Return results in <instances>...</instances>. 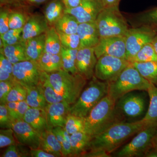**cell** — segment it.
Segmentation results:
<instances>
[{
  "instance_id": "6da1fadb",
  "label": "cell",
  "mask_w": 157,
  "mask_h": 157,
  "mask_svg": "<svg viewBox=\"0 0 157 157\" xmlns=\"http://www.w3.org/2000/svg\"><path fill=\"white\" fill-rule=\"evenodd\" d=\"M148 127L142 119L133 122L118 123L93 137L87 151L101 150L110 154L130 137Z\"/></svg>"
},
{
  "instance_id": "7a4b0ae2",
  "label": "cell",
  "mask_w": 157,
  "mask_h": 157,
  "mask_svg": "<svg viewBox=\"0 0 157 157\" xmlns=\"http://www.w3.org/2000/svg\"><path fill=\"white\" fill-rule=\"evenodd\" d=\"M84 132L93 138L125 121L124 117L116 107V101L107 95L84 118Z\"/></svg>"
},
{
  "instance_id": "3957f363",
  "label": "cell",
  "mask_w": 157,
  "mask_h": 157,
  "mask_svg": "<svg viewBox=\"0 0 157 157\" xmlns=\"http://www.w3.org/2000/svg\"><path fill=\"white\" fill-rule=\"evenodd\" d=\"M48 75L51 84L57 94L70 105L77 101L87 82L78 73L72 74L63 69Z\"/></svg>"
},
{
  "instance_id": "277c9868",
  "label": "cell",
  "mask_w": 157,
  "mask_h": 157,
  "mask_svg": "<svg viewBox=\"0 0 157 157\" xmlns=\"http://www.w3.org/2000/svg\"><path fill=\"white\" fill-rule=\"evenodd\" d=\"M151 83L130 63L115 80L108 82L107 95L117 102L123 96L133 91H147Z\"/></svg>"
},
{
  "instance_id": "5b68a950",
  "label": "cell",
  "mask_w": 157,
  "mask_h": 157,
  "mask_svg": "<svg viewBox=\"0 0 157 157\" xmlns=\"http://www.w3.org/2000/svg\"><path fill=\"white\" fill-rule=\"evenodd\" d=\"M79 98L70 108V113L84 118L108 94V82L101 81L94 76Z\"/></svg>"
},
{
  "instance_id": "8992f818",
  "label": "cell",
  "mask_w": 157,
  "mask_h": 157,
  "mask_svg": "<svg viewBox=\"0 0 157 157\" xmlns=\"http://www.w3.org/2000/svg\"><path fill=\"white\" fill-rule=\"evenodd\" d=\"M95 22L101 38L124 37L129 29L127 21L120 11L119 6L104 7Z\"/></svg>"
},
{
  "instance_id": "52a82bcc",
  "label": "cell",
  "mask_w": 157,
  "mask_h": 157,
  "mask_svg": "<svg viewBox=\"0 0 157 157\" xmlns=\"http://www.w3.org/2000/svg\"><path fill=\"white\" fill-rule=\"evenodd\" d=\"M157 131L156 127H148L141 130L126 145L116 154L117 157H144L152 146L154 136Z\"/></svg>"
},
{
  "instance_id": "ba28073f",
  "label": "cell",
  "mask_w": 157,
  "mask_h": 157,
  "mask_svg": "<svg viewBox=\"0 0 157 157\" xmlns=\"http://www.w3.org/2000/svg\"><path fill=\"white\" fill-rule=\"evenodd\" d=\"M157 34V29L146 26L129 29L125 36L126 59L130 60L148 43H151Z\"/></svg>"
},
{
  "instance_id": "9c48e42d",
  "label": "cell",
  "mask_w": 157,
  "mask_h": 157,
  "mask_svg": "<svg viewBox=\"0 0 157 157\" xmlns=\"http://www.w3.org/2000/svg\"><path fill=\"white\" fill-rule=\"evenodd\" d=\"M130 64V62L125 59L109 56H101L98 59L94 76L101 81L110 82L115 80Z\"/></svg>"
},
{
  "instance_id": "30bf717a",
  "label": "cell",
  "mask_w": 157,
  "mask_h": 157,
  "mask_svg": "<svg viewBox=\"0 0 157 157\" xmlns=\"http://www.w3.org/2000/svg\"><path fill=\"white\" fill-rule=\"evenodd\" d=\"M44 72L35 61H24L13 65L14 79L25 87L37 86Z\"/></svg>"
},
{
  "instance_id": "8fae6325",
  "label": "cell",
  "mask_w": 157,
  "mask_h": 157,
  "mask_svg": "<svg viewBox=\"0 0 157 157\" xmlns=\"http://www.w3.org/2000/svg\"><path fill=\"white\" fill-rule=\"evenodd\" d=\"M94 50L98 59L109 56L126 59L125 40L124 36L102 37Z\"/></svg>"
},
{
  "instance_id": "7c38bea8",
  "label": "cell",
  "mask_w": 157,
  "mask_h": 157,
  "mask_svg": "<svg viewBox=\"0 0 157 157\" xmlns=\"http://www.w3.org/2000/svg\"><path fill=\"white\" fill-rule=\"evenodd\" d=\"M104 7L102 0H82L77 7L65 9V13L73 15L79 24L95 22Z\"/></svg>"
},
{
  "instance_id": "4fadbf2b",
  "label": "cell",
  "mask_w": 157,
  "mask_h": 157,
  "mask_svg": "<svg viewBox=\"0 0 157 157\" xmlns=\"http://www.w3.org/2000/svg\"><path fill=\"white\" fill-rule=\"evenodd\" d=\"M11 128L17 142L30 149L39 148L41 133L35 130L23 120L14 121Z\"/></svg>"
},
{
  "instance_id": "5bb4252c",
  "label": "cell",
  "mask_w": 157,
  "mask_h": 157,
  "mask_svg": "<svg viewBox=\"0 0 157 157\" xmlns=\"http://www.w3.org/2000/svg\"><path fill=\"white\" fill-rule=\"evenodd\" d=\"M144 99L137 94L129 93L116 102V107L124 117L134 118L139 116L144 111Z\"/></svg>"
},
{
  "instance_id": "9a60e30c",
  "label": "cell",
  "mask_w": 157,
  "mask_h": 157,
  "mask_svg": "<svg viewBox=\"0 0 157 157\" xmlns=\"http://www.w3.org/2000/svg\"><path fill=\"white\" fill-rule=\"evenodd\" d=\"M98 58L94 48H85L78 50L76 67L78 74L86 80H90L94 76V70Z\"/></svg>"
},
{
  "instance_id": "2e32d148",
  "label": "cell",
  "mask_w": 157,
  "mask_h": 157,
  "mask_svg": "<svg viewBox=\"0 0 157 157\" xmlns=\"http://www.w3.org/2000/svg\"><path fill=\"white\" fill-rule=\"evenodd\" d=\"M71 105L65 101L48 104L45 107L48 126L50 129L57 127L64 128L70 114Z\"/></svg>"
},
{
  "instance_id": "e0dca14e",
  "label": "cell",
  "mask_w": 157,
  "mask_h": 157,
  "mask_svg": "<svg viewBox=\"0 0 157 157\" xmlns=\"http://www.w3.org/2000/svg\"><path fill=\"white\" fill-rule=\"evenodd\" d=\"M50 27L44 15L36 14L30 15L22 29V42H25L29 39L46 33Z\"/></svg>"
},
{
  "instance_id": "ac0fdd59",
  "label": "cell",
  "mask_w": 157,
  "mask_h": 157,
  "mask_svg": "<svg viewBox=\"0 0 157 157\" xmlns=\"http://www.w3.org/2000/svg\"><path fill=\"white\" fill-rule=\"evenodd\" d=\"M77 34L80 39L79 49L85 48H94L98 45L101 39L95 21L79 23Z\"/></svg>"
},
{
  "instance_id": "d6986e66",
  "label": "cell",
  "mask_w": 157,
  "mask_h": 157,
  "mask_svg": "<svg viewBox=\"0 0 157 157\" xmlns=\"http://www.w3.org/2000/svg\"><path fill=\"white\" fill-rule=\"evenodd\" d=\"M23 120L41 134L50 128L45 108L30 107L26 112Z\"/></svg>"
},
{
  "instance_id": "ffe728a7",
  "label": "cell",
  "mask_w": 157,
  "mask_h": 157,
  "mask_svg": "<svg viewBox=\"0 0 157 157\" xmlns=\"http://www.w3.org/2000/svg\"><path fill=\"white\" fill-rule=\"evenodd\" d=\"M46 33L29 39L25 42V51L29 60L37 61L45 52Z\"/></svg>"
},
{
  "instance_id": "44dd1931",
  "label": "cell",
  "mask_w": 157,
  "mask_h": 157,
  "mask_svg": "<svg viewBox=\"0 0 157 157\" xmlns=\"http://www.w3.org/2000/svg\"><path fill=\"white\" fill-rule=\"evenodd\" d=\"M39 148L56 157L63 156L61 145L52 129H47L41 133Z\"/></svg>"
},
{
  "instance_id": "7402d4cb",
  "label": "cell",
  "mask_w": 157,
  "mask_h": 157,
  "mask_svg": "<svg viewBox=\"0 0 157 157\" xmlns=\"http://www.w3.org/2000/svg\"><path fill=\"white\" fill-rule=\"evenodd\" d=\"M129 21L133 28L146 26L157 29V7L135 14Z\"/></svg>"
},
{
  "instance_id": "603a6c76",
  "label": "cell",
  "mask_w": 157,
  "mask_h": 157,
  "mask_svg": "<svg viewBox=\"0 0 157 157\" xmlns=\"http://www.w3.org/2000/svg\"><path fill=\"white\" fill-rule=\"evenodd\" d=\"M92 138L84 132H77L70 135L71 153L70 156L80 157L87 151Z\"/></svg>"
},
{
  "instance_id": "cb8c5ba5",
  "label": "cell",
  "mask_w": 157,
  "mask_h": 157,
  "mask_svg": "<svg viewBox=\"0 0 157 157\" xmlns=\"http://www.w3.org/2000/svg\"><path fill=\"white\" fill-rule=\"evenodd\" d=\"M0 53L13 65L19 62L29 60L25 51V42H21L13 45H7L1 48Z\"/></svg>"
},
{
  "instance_id": "d4e9b609",
  "label": "cell",
  "mask_w": 157,
  "mask_h": 157,
  "mask_svg": "<svg viewBox=\"0 0 157 157\" xmlns=\"http://www.w3.org/2000/svg\"><path fill=\"white\" fill-rule=\"evenodd\" d=\"M37 62L42 70L48 73L63 69L61 54H53L44 52Z\"/></svg>"
},
{
  "instance_id": "484cf974",
  "label": "cell",
  "mask_w": 157,
  "mask_h": 157,
  "mask_svg": "<svg viewBox=\"0 0 157 157\" xmlns=\"http://www.w3.org/2000/svg\"><path fill=\"white\" fill-rule=\"evenodd\" d=\"M65 9L61 0H49L45 7L44 16L50 27L54 26L57 21L65 14Z\"/></svg>"
},
{
  "instance_id": "4316f807",
  "label": "cell",
  "mask_w": 157,
  "mask_h": 157,
  "mask_svg": "<svg viewBox=\"0 0 157 157\" xmlns=\"http://www.w3.org/2000/svg\"><path fill=\"white\" fill-rule=\"evenodd\" d=\"M37 86L48 104H54L64 101L60 96L57 94L53 86L51 84L48 73L44 72Z\"/></svg>"
},
{
  "instance_id": "83f0119b",
  "label": "cell",
  "mask_w": 157,
  "mask_h": 157,
  "mask_svg": "<svg viewBox=\"0 0 157 157\" xmlns=\"http://www.w3.org/2000/svg\"><path fill=\"white\" fill-rule=\"evenodd\" d=\"M150 98V104L146 115L142 119L149 127H157V87L151 83L147 91Z\"/></svg>"
},
{
  "instance_id": "f1b7e54d",
  "label": "cell",
  "mask_w": 157,
  "mask_h": 157,
  "mask_svg": "<svg viewBox=\"0 0 157 157\" xmlns=\"http://www.w3.org/2000/svg\"><path fill=\"white\" fill-rule=\"evenodd\" d=\"M144 78L157 86V62L131 63Z\"/></svg>"
},
{
  "instance_id": "f546056e",
  "label": "cell",
  "mask_w": 157,
  "mask_h": 157,
  "mask_svg": "<svg viewBox=\"0 0 157 157\" xmlns=\"http://www.w3.org/2000/svg\"><path fill=\"white\" fill-rule=\"evenodd\" d=\"M79 23L76 17L68 13H65L57 21L54 27L57 31L66 34L77 33Z\"/></svg>"
},
{
  "instance_id": "4dcf8cb0",
  "label": "cell",
  "mask_w": 157,
  "mask_h": 157,
  "mask_svg": "<svg viewBox=\"0 0 157 157\" xmlns=\"http://www.w3.org/2000/svg\"><path fill=\"white\" fill-rule=\"evenodd\" d=\"M62 48L59 36L54 26L50 27L46 32L45 49L44 52L59 54Z\"/></svg>"
},
{
  "instance_id": "1f68e13d",
  "label": "cell",
  "mask_w": 157,
  "mask_h": 157,
  "mask_svg": "<svg viewBox=\"0 0 157 157\" xmlns=\"http://www.w3.org/2000/svg\"><path fill=\"white\" fill-rule=\"evenodd\" d=\"M78 49H67L62 47L61 56L63 70L72 73L77 74L76 60Z\"/></svg>"
},
{
  "instance_id": "d6a6232c",
  "label": "cell",
  "mask_w": 157,
  "mask_h": 157,
  "mask_svg": "<svg viewBox=\"0 0 157 157\" xmlns=\"http://www.w3.org/2000/svg\"><path fill=\"white\" fill-rule=\"evenodd\" d=\"M27 94L25 101L32 108H45L47 101L37 86L25 87Z\"/></svg>"
},
{
  "instance_id": "836d02e7",
  "label": "cell",
  "mask_w": 157,
  "mask_h": 157,
  "mask_svg": "<svg viewBox=\"0 0 157 157\" xmlns=\"http://www.w3.org/2000/svg\"><path fill=\"white\" fill-rule=\"evenodd\" d=\"M129 62L130 63L157 62V53L152 43L144 45Z\"/></svg>"
},
{
  "instance_id": "e575fe53",
  "label": "cell",
  "mask_w": 157,
  "mask_h": 157,
  "mask_svg": "<svg viewBox=\"0 0 157 157\" xmlns=\"http://www.w3.org/2000/svg\"><path fill=\"white\" fill-rule=\"evenodd\" d=\"M52 129L61 145L63 156H70L71 153L70 134L63 127H57Z\"/></svg>"
},
{
  "instance_id": "d590c367",
  "label": "cell",
  "mask_w": 157,
  "mask_h": 157,
  "mask_svg": "<svg viewBox=\"0 0 157 157\" xmlns=\"http://www.w3.org/2000/svg\"><path fill=\"white\" fill-rule=\"evenodd\" d=\"M26 8L8 9L10 10L9 14V28L13 29H22L25 24L29 16L23 11Z\"/></svg>"
},
{
  "instance_id": "8d00e7d4",
  "label": "cell",
  "mask_w": 157,
  "mask_h": 157,
  "mask_svg": "<svg viewBox=\"0 0 157 157\" xmlns=\"http://www.w3.org/2000/svg\"><path fill=\"white\" fill-rule=\"evenodd\" d=\"M64 128L70 135L77 132H84V118L78 117L70 113Z\"/></svg>"
},
{
  "instance_id": "74e56055",
  "label": "cell",
  "mask_w": 157,
  "mask_h": 157,
  "mask_svg": "<svg viewBox=\"0 0 157 157\" xmlns=\"http://www.w3.org/2000/svg\"><path fill=\"white\" fill-rule=\"evenodd\" d=\"M26 89L22 85L15 80L6 99V103L19 102L26 100Z\"/></svg>"
},
{
  "instance_id": "f35d334b",
  "label": "cell",
  "mask_w": 157,
  "mask_h": 157,
  "mask_svg": "<svg viewBox=\"0 0 157 157\" xmlns=\"http://www.w3.org/2000/svg\"><path fill=\"white\" fill-rule=\"evenodd\" d=\"M62 47L67 49H78L80 47V39L78 34H66L57 31Z\"/></svg>"
},
{
  "instance_id": "ab89813d",
  "label": "cell",
  "mask_w": 157,
  "mask_h": 157,
  "mask_svg": "<svg viewBox=\"0 0 157 157\" xmlns=\"http://www.w3.org/2000/svg\"><path fill=\"white\" fill-rule=\"evenodd\" d=\"M22 29H9L6 33L0 35V39L3 42L4 47L7 45H14L22 42Z\"/></svg>"
},
{
  "instance_id": "60d3db41",
  "label": "cell",
  "mask_w": 157,
  "mask_h": 157,
  "mask_svg": "<svg viewBox=\"0 0 157 157\" xmlns=\"http://www.w3.org/2000/svg\"><path fill=\"white\" fill-rule=\"evenodd\" d=\"M14 132L12 128L0 130V147L1 148L11 145L17 144Z\"/></svg>"
},
{
  "instance_id": "b9f144b4",
  "label": "cell",
  "mask_w": 157,
  "mask_h": 157,
  "mask_svg": "<svg viewBox=\"0 0 157 157\" xmlns=\"http://www.w3.org/2000/svg\"><path fill=\"white\" fill-rule=\"evenodd\" d=\"M9 113L6 104L0 105V127L2 129L11 128L14 121Z\"/></svg>"
},
{
  "instance_id": "7bdbcfd3",
  "label": "cell",
  "mask_w": 157,
  "mask_h": 157,
  "mask_svg": "<svg viewBox=\"0 0 157 157\" xmlns=\"http://www.w3.org/2000/svg\"><path fill=\"white\" fill-rule=\"evenodd\" d=\"M29 155V151L28 152L26 151L23 150L17 144L8 146L1 157H28Z\"/></svg>"
},
{
  "instance_id": "ee69618b",
  "label": "cell",
  "mask_w": 157,
  "mask_h": 157,
  "mask_svg": "<svg viewBox=\"0 0 157 157\" xmlns=\"http://www.w3.org/2000/svg\"><path fill=\"white\" fill-rule=\"evenodd\" d=\"M10 10L6 7H1L0 10V35L6 33L9 29Z\"/></svg>"
},
{
  "instance_id": "f6af8a7d",
  "label": "cell",
  "mask_w": 157,
  "mask_h": 157,
  "mask_svg": "<svg viewBox=\"0 0 157 157\" xmlns=\"http://www.w3.org/2000/svg\"><path fill=\"white\" fill-rule=\"evenodd\" d=\"M15 80L13 81H0V103L6 104V99L13 86Z\"/></svg>"
},
{
  "instance_id": "bcb514c9",
  "label": "cell",
  "mask_w": 157,
  "mask_h": 157,
  "mask_svg": "<svg viewBox=\"0 0 157 157\" xmlns=\"http://www.w3.org/2000/svg\"><path fill=\"white\" fill-rule=\"evenodd\" d=\"M29 5L26 0H0L1 7L9 9L25 8Z\"/></svg>"
},
{
  "instance_id": "7dc6e473",
  "label": "cell",
  "mask_w": 157,
  "mask_h": 157,
  "mask_svg": "<svg viewBox=\"0 0 157 157\" xmlns=\"http://www.w3.org/2000/svg\"><path fill=\"white\" fill-rule=\"evenodd\" d=\"M30 107L25 100L18 102L15 111L14 121L23 120L26 112Z\"/></svg>"
},
{
  "instance_id": "c3c4849f",
  "label": "cell",
  "mask_w": 157,
  "mask_h": 157,
  "mask_svg": "<svg viewBox=\"0 0 157 157\" xmlns=\"http://www.w3.org/2000/svg\"><path fill=\"white\" fill-rule=\"evenodd\" d=\"M0 70L13 76V64L2 53H0Z\"/></svg>"
},
{
  "instance_id": "681fc988",
  "label": "cell",
  "mask_w": 157,
  "mask_h": 157,
  "mask_svg": "<svg viewBox=\"0 0 157 157\" xmlns=\"http://www.w3.org/2000/svg\"><path fill=\"white\" fill-rule=\"evenodd\" d=\"M80 157H110L111 155L107 152L101 150H91L82 154Z\"/></svg>"
},
{
  "instance_id": "f907efd6",
  "label": "cell",
  "mask_w": 157,
  "mask_h": 157,
  "mask_svg": "<svg viewBox=\"0 0 157 157\" xmlns=\"http://www.w3.org/2000/svg\"><path fill=\"white\" fill-rule=\"evenodd\" d=\"M29 155L32 157H56L53 155L49 153L40 148L30 149Z\"/></svg>"
},
{
  "instance_id": "816d5d0a",
  "label": "cell",
  "mask_w": 157,
  "mask_h": 157,
  "mask_svg": "<svg viewBox=\"0 0 157 157\" xmlns=\"http://www.w3.org/2000/svg\"><path fill=\"white\" fill-rule=\"evenodd\" d=\"M64 5L66 9H71L78 6L82 0H61Z\"/></svg>"
},
{
  "instance_id": "f5cc1de1",
  "label": "cell",
  "mask_w": 157,
  "mask_h": 157,
  "mask_svg": "<svg viewBox=\"0 0 157 157\" xmlns=\"http://www.w3.org/2000/svg\"><path fill=\"white\" fill-rule=\"evenodd\" d=\"M144 157H157V147L152 145L150 148L146 152Z\"/></svg>"
},
{
  "instance_id": "db71d44e",
  "label": "cell",
  "mask_w": 157,
  "mask_h": 157,
  "mask_svg": "<svg viewBox=\"0 0 157 157\" xmlns=\"http://www.w3.org/2000/svg\"><path fill=\"white\" fill-rule=\"evenodd\" d=\"M121 0H102L104 7L119 6Z\"/></svg>"
},
{
  "instance_id": "11a10c76",
  "label": "cell",
  "mask_w": 157,
  "mask_h": 157,
  "mask_svg": "<svg viewBox=\"0 0 157 157\" xmlns=\"http://www.w3.org/2000/svg\"><path fill=\"white\" fill-rule=\"evenodd\" d=\"M48 1V0H26L29 5L36 6L43 4Z\"/></svg>"
},
{
  "instance_id": "9f6ffc18",
  "label": "cell",
  "mask_w": 157,
  "mask_h": 157,
  "mask_svg": "<svg viewBox=\"0 0 157 157\" xmlns=\"http://www.w3.org/2000/svg\"><path fill=\"white\" fill-rule=\"evenodd\" d=\"M151 43L155 48V51L157 53V34L155 36L154 38V39H153Z\"/></svg>"
},
{
  "instance_id": "6f0895ef",
  "label": "cell",
  "mask_w": 157,
  "mask_h": 157,
  "mask_svg": "<svg viewBox=\"0 0 157 157\" xmlns=\"http://www.w3.org/2000/svg\"><path fill=\"white\" fill-rule=\"evenodd\" d=\"M152 145L153 146L157 147V131L156 132L153 138Z\"/></svg>"
}]
</instances>
